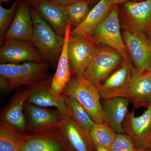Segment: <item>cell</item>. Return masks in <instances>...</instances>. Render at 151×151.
<instances>
[{"label": "cell", "instance_id": "6da1fadb", "mask_svg": "<svg viewBox=\"0 0 151 151\" xmlns=\"http://www.w3.org/2000/svg\"><path fill=\"white\" fill-rule=\"evenodd\" d=\"M30 9L33 22L32 43L45 62L50 65L57 64L65 37L58 35L40 13L31 5Z\"/></svg>", "mask_w": 151, "mask_h": 151}, {"label": "cell", "instance_id": "7a4b0ae2", "mask_svg": "<svg viewBox=\"0 0 151 151\" xmlns=\"http://www.w3.org/2000/svg\"><path fill=\"white\" fill-rule=\"evenodd\" d=\"M62 95L76 100L95 123L107 122L97 86L83 76H76V77L70 78Z\"/></svg>", "mask_w": 151, "mask_h": 151}, {"label": "cell", "instance_id": "3957f363", "mask_svg": "<svg viewBox=\"0 0 151 151\" xmlns=\"http://www.w3.org/2000/svg\"><path fill=\"white\" fill-rule=\"evenodd\" d=\"M124 28L151 38V0L130 1L119 5Z\"/></svg>", "mask_w": 151, "mask_h": 151}, {"label": "cell", "instance_id": "277c9868", "mask_svg": "<svg viewBox=\"0 0 151 151\" xmlns=\"http://www.w3.org/2000/svg\"><path fill=\"white\" fill-rule=\"evenodd\" d=\"M123 60L122 55L111 47L97 46L83 76L97 86L120 66Z\"/></svg>", "mask_w": 151, "mask_h": 151}, {"label": "cell", "instance_id": "5b68a950", "mask_svg": "<svg viewBox=\"0 0 151 151\" xmlns=\"http://www.w3.org/2000/svg\"><path fill=\"white\" fill-rule=\"evenodd\" d=\"M135 68L128 57L124 58L120 66L97 86L101 99L105 100L119 97L128 98Z\"/></svg>", "mask_w": 151, "mask_h": 151}, {"label": "cell", "instance_id": "8992f818", "mask_svg": "<svg viewBox=\"0 0 151 151\" xmlns=\"http://www.w3.org/2000/svg\"><path fill=\"white\" fill-rule=\"evenodd\" d=\"M119 5L114 6L106 17L94 29L92 37L97 45H105L115 50L124 58L128 52L120 32Z\"/></svg>", "mask_w": 151, "mask_h": 151}, {"label": "cell", "instance_id": "52a82bcc", "mask_svg": "<svg viewBox=\"0 0 151 151\" xmlns=\"http://www.w3.org/2000/svg\"><path fill=\"white\" fill-rule=\"evenodd\" d=\"M96 47L93 38L89 35H70L68 43V54L70 67L76 76H83Z\"/></svg>", "mask_w": 151, "mask_h": 151}, {"label": "cell", "instance_id": "ba28073f", "mask_svg": "<svg viewBox=\"0 0 151 151\" xmlns=\"http://www.w3.org/2000/svg\"><path fill=\"white\" fill-rule=\"evenodd\" d=\"M29 61L45 62L33 44L14 39L4 40L0 48L1 63L20 64Z\"/></svg>", "mask_w": 151, "mask_h": 151}, {"label": "cell", "instance_id": "9c48e42d", "mask_svg": "<svg viewBox=\"0 0 151 151\" xmlns=\"http://www.w3.org/2000/svg\"><path fill=\"white\" fill-rule=\"evenodd\" d=\"M24 110L27 126L30 134H42L55 130L62 118L59 111H52L26 102Z\"/></svg>", "mask_w": 151, "mask_h": 151}, {"label": "cell", "instance_id": "30bf717a", "mask_svg": "<svg viewBox=\"0 0 151 151\" xmlns=\"http://www.w3.org/2000/svg\"><path fill=\"white\" fill-rule=\"evenodd\" d=\"M55 130L71 151H96L91 138L79 128L68 109Z\"/></svg>", "mask_w": 151, "mask_h": 151}, {"label": "cell", "instance_id": "8fae6325", "mask_svg": "<svg viewBox=\"0 0 151 151\" xmlns=\"http://www.w3.org/2000/svg\"><path fill=\"white\" fill-rule=\"evenodd\" d=\"M123 40L135 67L139 72L151 70V52L149 41L142 36L124 28Z\"/></svg>", "mask_w": 151, "mask_h": 151}, {"label": "cell", "instance_id": "7c38bea8", "mask_svg": "<svg viewBox=\"0 0 151 151\" xmlns=\"http://www.w3.org/2000/svg\"><path fill=\"white\" fill-rule=\"evenodd\" d=\"M29 3L45 19L58 35L65 37L68 21L65 5L55 0H32Z\"/></svg>", "mask_w": 151, "mask_h": 151}, {"label": "cell", "instance_id": "4fadbf2b", "mask_svg": "<svg viewBox=\"0 0 151 151\" xmlns=\"http://www.w3.org/2000/svg\"><path fill=\"white\" fill-rule=\"evenodd\" d=\"M42 82L26 86L25 88L16 94L1 115V121L13 126L23 134H27V126L23 113L25 104L33 91Z\"/></svg>", "mask_w": 151, "mask_h": 151}, {"label": "cell", "instance_id": "5bb4252c", "mask_svg": "<svg viewBox=\"0 0 151 151\" xmlns=\"http://www.w3.org/2000/svg\"><path fill=\"white\" fill-rule=\"evenodd\" d=\"M124 132L129 136L138 150H143L151 129V103L141 116H135L134 109L129 112L123 124Z\"/></svg>", "mask_w": 151, "mask_h": 151}, {"label": "cell", "instance_id": "9a60e30c", "mask_svg": "<svg viewBox=\"0 0 151 151\" xmlns=\"http://www.w3.org/2000/svg\"><path fill=\"white\" fill-rule=\"evenodd\" d=\"M29 2L19 1L15 16L6 33L4 39H14L32 43L33 22Z\"/></svg>", "mask_w": 151, "mask_h": 151}, {"label": "cell", "instance_id": "2e32d148", "mask_svg": "<svg viewBox=\"0 0 151 151\" xmlns=\"http://www.w3.org/2000/svg\"><path fill=\"white\" fill-rule=\"evenodd\" d=\"M72 26L71 23L68 20L63 48L49 87L50 92L58 98L62 97L63 92L71 78L72 70L68 54V43Z\"/></svg>", "mask_w": 151, "mask_h": 151}, {"label": "cell", "instance_id": "e0dca14e", "mask_svg": "<svg viewBox=\"0 0 151 151\" xmlns=\"http://www.w3.org/2000/svg\"><path fill=\"white\" fill-rule=\"evenodd\" d=\"M129 100L125 97H115L103 100L102 103L107 123L117 134H124L123 124L129 113Z\"/></svg>", "mask_w": 151, "mask_h": 151}, {"label": "cell", "instance_id": "ac0fdd59", "mask_svg": "<svg viewBox=\"0 0 151 151\" xmlns=\"http://www.w3.org/2000/svg\"><path fill=\"white\" fill-rule=\"evenodd\" d=\"M128 99L134 108L148 107L151 103V70L140 72L135 68Z\"/></svg>", "mask_w": 151, "mask_h": 151}, {"label": "cell", "instance_id": "d6986e66", "mask_svg": "<svg viewBox=\"0 0 151 151\" xmlns=\"http://www.w3.org/2000/svg\"><path fill=\"white\" fill-rule=\"evenodd\" d=\"M33 135L21 151H71L56 130Z\"/></svg>", "mask_w": 151, "mask_h": 151}, {"label": "cell", "instance_id": "ffe728a7", "mask_svg": "<svg viewBox=\"0 0 151 151\" xmlns=\"http://www.w3.org/2000/svg\"><path fill=\"white\" fill-rule=\"evenodd\" d=\"M52 77L51 76L41 83L33 91L27 102L43 108L53 107L63 114L67 111L65 97L63 95L61 98H58L50 92V86H48L51 84Z\"/></svg>", "mask_w": 151, "mask_h": 151}, {"label": "cell", "instance_id": "44dd1931", "mask_svg": "<svg viewBox=\"0 0 151 151\" xmlns=\"http://www.w3.org/2000/svg\"><path fill=\"white\" fill-rule=\"evenodd\" d=\"M113 6L109 0H100L90 10L83 22L71 30L70 36L79 34L92 36L94 29L106 17Z\"/></svg>", "mask_w": 151, "mask_h": 151}, {"label": "cell", "instance_id": "7402d4cb", "mask_svg": "<svg viewBox=\"0 0 151 151\" xmlns=\"http://www.w3.org/2000/svg\"><path fill=\"white\" fill-rule=\"evenodd\" d=\"M50 65L46 62L29 61L20 63L18 87L32 86L48 79L51 77L48 72Z\"/></svg>", "mask_w": 151, "mask_h": 151}, {"label": "cell", "instance_id": "603a6c76", "mask_svg": "<svg viewBox=\"0 0 151 151\" xmlns=\"http://www.w3.org/2000/svg\"><path fill=\"white\" fill-rule=\"evenodd\" d=\"M33 136L24 134L7 123H0V151H21Z\"/></svg>", "mask_w": 151, "mask_h": 151}, {"label": "cell", "instance_id": "cb8c5ba5", "mask_svg": "<svg viewBox=\"0 0 151 151\" xmlns=\"http://www.w3.org/2000/svg\"><path fill=\"white\" fill-rule=\"evenodd\" d=\"M64 97L68 110L76 123L82 132L91 138L89 133L92 127L95 124V122L76 100L72 97L67 96Z\"/></svg>", "mask_w": 151, "mask_h": 151}, {"label": "cell", "instance_id": "d4e9b609", "mask_svg": "<svg viewBox=\"0 0 151 151\" xmlns=\"http://www.w3.org/2000/svg\"><path fill=\"white\" fill-rule=\"evenodd\" d=\"M89 134L95 148L103 146L108 149L117 135L107 122L95 123Z\"/></svg>", "mask_w": 151, "mask_h": 151}, {"label": "cell", "instance_id": "484cf974", "mask_svg": "<svg viewBox=\"0 0 151 151\" xmlns=\"http://www.w3.org/2000/svg\"><path fill=\"white\" fill-rule=\"evenodd\" d=\"M20 64L7 63L0 64V86L3 90L18 87Z\"/></svg>", "mask_w": 151, "mask_h": 151}, {"label": "cell", "instance_id": "4316f807", "mask_svg": "<svg viewBox=\"0 0 151 151\" xmlns=\"http://www.w3.org/2000/svg\"><path fill=\"white\" fill-rule=\"evenodd\" d=\"M90 0H81L65 6L68 20L77 27L86 19L90 12Z\"/></svg>", "mask_w": 151, "mask_h": 151}, {"label": "cell", "instance_id": "83f0119b", "mask_svg": "<svg viewBox=\"0 0 151 151\" xmlns=\"http://www.w3.org/2000/svg\"><path fill=\"white\" fill-rule=\"evenodd\" d=\"M19 1H15L8 9L0 6V42L2 44L5 35L15 16Z\"/></svg>", "mask_w": 151, "mask_h": 151}, {"label": "cell", "instance_id": "f1b7e54d", "mask_svg": "<svg viewBox=\"0 0 151 151\" xmlns=\"http://www.w3.org/2000/svg\"><path fill=\"white\" fill-rule=\"evenodd\" d=\"M110 151H137L132 139L127 134H118L109 148Z\"/></svg>", "mask_w": 151, "mask_h": 151}, {"label": "cell", "instance_id": "f546056e", "mask_svg": "<svg viewBox=\"0 0 151 151\" xmlns=\"http://www.w3.org/2000/svg\"><path fill=\"white\" fill-rule=\"evenodd\" d=\"M109 1L113 6H115L116 5H119L121 4L127 2L138 1H143V0H109Z\"/></svg>", "mask_w": 151, "mask_h": 151}, {"label": "cell", "instance_id": "4dcf8cb0", "mask_svg": "<svg viewBox=\"0 0 151 151\" xmlns=\"http://www.w3.org/2000/svg\"><path fill=\"white\" fill-rule=\"evenodd\" d=\"M151 148V129L150 132L148 137L147 138V140L145 143V146H144V149L146 151H148Z\"/></svg>", "mask_w": 151, "mask_h": 151}, {"label": "cell", "instance_id": "1f68e13d", "mask_svg": "<svg viewBox=\"0 0 151 151\" xmlns=\"http://www.w3.org/2000/svg\"><path fill=\"white\" fill-rule=\"evenodd\" d=\"M55 1L62 4L63 5L66 6L72 3H75L76 2L81 1V0H55Z\"/></svg>", "mask_w": 151, "mask_h": 151}, {"label": "cell", "instance_id": "d6a6232c", "mask_svg": "<svg viewBox=\"0 0 151 151\" xmlns=\"http://www.w3.org/2000/svg\"><path fill=\"white\" fill-rule=\"evenodd\" d=\"M96 149V151H110L109 149L103 146H97Z\"/></svg>", "mask_w": 151, "mask_h": 151}, {"label": "cell", "instance_id": "836d02e7", "mask_svg": "<svg viewBox=\"0 0 151 151\" xmlns=\"http://www.w3.org/2000/svg\"><path fill=\"white\" fill-rule=\"evenodd\" d=\"M12 1V0H0V3L1 4V3H3L4 2H6L9 1ZM16 1H26L29 2L31 1L32 0H16Z\"/></svg>", "mask_w": 151, "mask_h": 151}, {"label": "cell", "instance_id": "e575fe53", "mask_svg": "<svg viewBox=\"0 0 151 151\" xmlns=\"http://www.w3.org/2000/svg\"><path fill=\"white\" fill-rule=\"evenodd\" d=\"M149 48H150V50L151 52V39L150 40V41H149Z\"/></svg>", "mask_w": 151, "mask_h": 151}, {"label": "cell", "instance_id": "d590c367", "mask_svg": "<svg viewBox=\"0 0 151 151\" xmlns=\"http://www.w3.org/2000/svg\"><path fill=\"white\" fill-rule=\"evenodd\" d=\"M137 151H147L145 150H138Z\"/></svg>", "mask_w": 151, "mask_h": 151}, {"label": "cell", "instance_id": "8d00e7d4", "mask_svg": "<svg viewBox=\"0 0 151 151\" xmlns=\"http://www.w3.org/2000/svg\"><path fill=\"white\" fill-rule=\"evenodd\" d=\"M90 1L92 2V1H96V0H90Z\"/></svg>", "mask_w": 151, "mask_h": 151}, {"label": "cell", "instance_id": "74e56055", "mask_svg": "<svg viewBox=\"0 0 151 151\" xmlns=\"http://www.w3.org/2000/svg\"><path fill=\"white\" fill-rule=\"evenodd\" d=\"M151 151V148L150 149V150H149L148 151Z\"/></svg>", "mask_w": 151, "mask_h": 151}]
</instances>
